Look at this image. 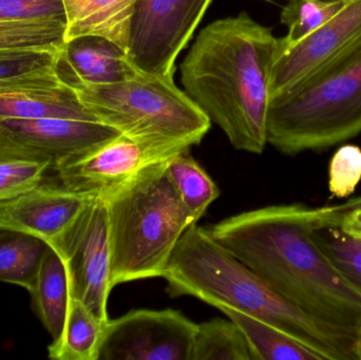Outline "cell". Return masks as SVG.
Masks as SVG:
<instances>
[{"mask_svg":"<svg viewBox=\"0 0 361 360\" xmlns=\"http://www.w3.org/2000/svg\"><path fill=\"white\" fill-rule=\"evenodd\" d=\"M358 206L361 196L331 206L273 205L231 216L206 230L284 299L357 337L361 291L329 259L314 230L341 226Z\"/></svg>","mask_w":361,"mask_h":360,"instance_id":"6da1fadb","label":"cell"},{"mask_svg":"<svg viewBox=\"0 0 361 360\" xmlns=\"http://www.w3.org/2000/svg\"><path fill=\"white\" fill-rule=\"evenodd\" d=\"M277 39L240 13L204 27L180 65L185 92L235 149L264 151Z\"/></svg>","mask_w":361,"mask_h":360,"instance_id":"7a4b0ae2","label":"cell"},{"mask_svg":"<svg viewBox=\"0 0 361 360\" xmlns=\"http://www.w3.org/2000/svg\"><path fill=\"white\" fill-rule=\"evenodd\" d=\"M163 278L171 297L227 306L290 334L324 360H355V336L318 321L284 299L258 275L192 224L180 237Z\"/></svg>","mask_w":361,"mask_h":360,"instance_id":"3957f363","label":"cell"},{"mask_svg":"<svg viewBox=\"0 0 361 360\" xmlns=\"http://www.w3.org/2000/svg\"><path fill=\"white\" fill-rule=\"evenodd\" d=\"M169 160L143 167L101 196L107 209L114 287L163 278L180 237L197 223L169 177Z\"/></svg>","mask_w":361,"mask_h":360,"instance_id":"277c9868","label":"cell"},{"mask_svg":"<svg viewBox=\"0 0 361 360\" xmlns=\"http://www.w3.org/2000/svg\"><path fill=\"white\" fill-rule=\"evenodd\" d=\"M361 133V46L271 97L267 144L286 156L322 151Z\"/></svg>","mask_w":361,"mask_h":360,"instance_id":"5b68a950","label":"cell"},{"mask_svg":"<svg viewBox=\"0 0 361 360\" xmlns=\"http://www.w3.org/2000/svg\"><path fill=\"white\" fill-rule=\"evenodd\" d=\"M105 124L162 160L189 151L209 130L208 116L171 75L140 73L133 80L73 88Z\"/></svg>","mask_w":361,"mask_h":360,"instance_id":"8992f818","label":"cell"},{"mask_svg":"<svg viewBox=\"0 0 361 360\" xmlns=\"http://www.w3.org/2000/svg\"><path fill=\"white\" fill-rule=\"evenodd\" d=\"M212 0H137L127 55L142 73L175 74V63Z\"/></svg>","mask_w":361,"mask_h":360,"instance_id":"52a82bcc","label":"cell"},{"mask_svg":"<svg viewBox=\"0 0 361 360\" xmlns=\"http://www.w3.org/2000/svg\"><path fill=\"white\" fill-rule=\"evenodd\" d=\"M197 327L171 309L130 311L108 321L99 360H190Z\"/></svg>","mask_w":361,"mask_h":360,"instance_id":"ba28073f","label":"cell"},{"mask_svg":"<svg viewBox=\"0 0 361 360\" xmlns=\"http://www.w3.org/2000/svg\"><path fill=\"white\" fill-rule=\"evenodd\" d=\"M67 268L70 297L82 302L97 318L109 321L110 279L107 209L97 197L78 218L57 252Z\"/></svg>","mask_w":361,"mask_h":360,"instance_id":"9c48e42d","label":"cell"},{"mask_svg":"<svg viewBox=\"0 0 361 360\" xmlns=\"http://www.w3.org/2000/svg\"><path fill=\"white\" fill-rule=\"evenodd\" d=\"M361 46V0H350L317 31L292 48L276 53L269 80L271 97Z\"/></svg>","mask_w":361,"mask_h":360,"instance_id":"30bf717a","label":"cell"},{"mask_svg":"<svg viewBox=\"0 0 361 360\" xmlns=\"http://www.w3.org/2000/svg\"><path fill=\"white\" fill-rule=\"evenodd\" d=\"M97 197L74 192L56 182L0 201V230H16L42 239L59 252L85 209Z\"/></svg>","mask_w":361,"mask_h":360,"instance_id":"8fae6325","label":"cell"},{"mask_svg":"<svg viewBox=\"0 0 361 360\" xmlns=\"http://www.w3.org/2000/svg\"><path fill=\"white\" fill-rule=\"evenodd\" d=\"M162 159L125 135L55 167L57 181L74 192L92 197L107 194L135 173Z\"/></svg>","mask_w":361,"mask_h":360,"instance_id":"7c38bea8","label":"cell"},{"mask_svg":"<svg viewBox=\"0 0 361 360\" xmlns=\"http://www.w3.org/2000/svg\"><path fill=\"white\" fill-rule=\"evenodd\" d=\"M0 128L48 154L52 169L122 135L99 118L6 120Z\"/></svg>","mask_w":361,"mask_h":360,"instance_id":"4fadbf2b","label":"cell"},{"mask_svg":"<svg viewBox=\"0 0 361 360\" xmlns=\"http://www.w3.org/2000/svg\"><path fill=\"white\" fill-rule=\"evenodd\" d=\"M57 73L71 88L103 86L133 80L141 72L126 51L101 36H80L65 42L59 52Z\"/></svg>","mask_w":361,"mask_h":360,"instance_id":"5bb4252c","label":"cell"},{"mask_svg":"<svg viewBox=\"0 0 361 360\" xmlns=\"http://www.w3.org/2000/svg\"><path fill=\"white\" fill-rule=\"evenodd\" d=\"M67 27L65 42L101 36L127 52L129 27L137 0H63Z\"/></svg>","mask_w":361,"mask_h":360,"instance_id":"9a60e30c","label":"cell"},{"mask_svg":"<svg viewBox=\"0 0 361 360\" xmlns=\"http://www.w3.org/2000/svg\"><path fill=\"white\" fill-rule=\"evenodd\" d=\"M52 168L48 154L0 128V201L35 187Z\"/></svg>","mask_w":361,"mask_h":360,"instance_id":"2e32d148","label":"cell"},{"mask_svg":"<svg viewBox=\"0 0 361 360\" xmlns=\"http://www.w3.org/2000/svg\"><path fill=\"white\" fill-rule=\"evenodd\" d=\"M32 308L52 342L63 333L69 308V281L63 258L49 247L40 266L35 287L30 292Z\"/></svg>","mask_w":361,"mask_h":360,"instance_id":"e0dca14e","label":"cell"},{"mask_svg":"<svg viewBox=\"0 0 361 360\" xmlns=\"http://www.w3.org/2000/svg\"><path fill=\"white\" fill-rule=\"evenodd\" d=\"M94 118L99 116L80 101L75 90L68 85L54 90L0 95V120Z\"/></svg>","mask_w":361,"mask_h":360,"instance_id":"ac0fdd59","label":"cell"},{"mask_svg":"<svg viewBox=\"0 0 361 360\" xmlns=\"http://www.w3.org/2000/svg\"><path fill=\"white\" fill-rule=\"evenodd\" d=\"M59 52L0 57V95L25 94L65 86L57 73Z\"/></svg>","mask_w":361,"mask_h":360,"instance_id":"d6986e66","label":"cell"},{"mask_svg":"<svg viewBox=\"0 0 361 360\" xmlns=\"http://www.w3.org/2000/svg\"><path fill=\"white\" fill-rule=\"evenodd\" d=\"M218 310L243 332L254 360H324L313 349L261 319L227 306Z\"/></svg>","mask_w":361,"mask_h":360,"instance_id":"ffe728a7","label":"cell"},{"mask_svg":"<svg viewBox=\"0 0 361 360\" xmlns=\"http://www.w3.org/2000/svg\"><path fill=\"white\" fill-rule=\"evenodd\" d=\"M106 325L82 302L70 297L63 333L48 347L49 359L99 360Z\"/></svg>","mask_w":361,"mask_h":360,"instance_id":"44dd1931","label":"cell"},{"mask_svg":"<svg viewBox=\"0 0 361 360\" xmlns=\"http://www.w3.org/2000/svg\"><path fill=\"white\" fill-rule=\"evenodd\" d=\"M49 247L32 235L0 230V281L33 291Z\"/></svg>","mask_w":361,"mask_h":360,"instance_id":"7402d4cb","label":"cell"},{"mask_svg":"<svg viewBox=\"0 0 361 360\" xmlns=\"http://www.w3.org/2000/svg\"><path fill=\"white\" fill-rule=\"evenodd\" d=\"M169 177L195 222L220 196V190L201 165L189 154L180 152L167 161Z\"/></svg>","mask_w":361,"mask_h":360,"instance_id":"603a6c76","label":"cell"},{"mask_svg":"<svg viewBox=\"0 0 361 360\" xmlns=\"http://www.w3.org/2000/svg\"><path fill=\"white\" fill-rule=\"evenodd\" d=\"M190 360H254L250 345L239 327L228 319L200 323Z\"/></svg>","mask_w":361,"mask_h":360,"instance_id":"cb8c5ba5","label":"cell"},{"mask_svg":"<svg viewBox=\"0 0 361 360\" xmlns=\"http://www.w3.org/2000/svg\"><path fill=\"white\" fill-rule=\"evenodd\" d=\"M67 25L59 21L0 23V57L25 53L59 52L65 44Z\"/></svg>","mask_w":361,"mask_h":360,"instance_id":"d4e9b609","label":"cell"},{"mask_svg":"<svg viewBox=\"0 0 361 360\" xmlns=\"http://www.w3.org/2000/svg\"><path fill=\"white\" fill-rule=\"evenodd\" d=\"M280 20L288 27L278 38L276 53L283 52L305 39L334 17L350 0H288Z\"/></svg>","mask_w":361,"mask_h":360,"instance_id":"484cf974","label":"cell"},{"mask_svg":"<svg viewBox=\"0 0 361 360\" xmlns=\"http://www.w3.org/2000/svg\"><path fill=\"white\" fill-rule=\"evenodd\" d=\"M314 236L339 272L361 291V239L349 236L339 226L318 228Z\"/></svg>","mask_w":361,"mask_h":360,"instance_id":"4316f807","label":"cell"},{"mask_svg":"<svg viewBox=\"0 0 361 360\" xmlns=\"http://www.w3.org/2000/svg\"><path fill=\"white\" fill-rule=\"evenodd\" d=\"M361 181V148L353 144L341 146L329 167V190L332 197L345 199L355 192Z\"/></svg>","mask_w":361,"mask_h":360,"instance_id":"83f0119b","label":"cell"},{"mask_svg":"<svg viewBox=\"0 0 361 360\" xmlns=\"http://www.w3.org/2000/svg\"><path fill=\"white\" fill-rule=\"evenodd\" d=\"M42 20L67 25L63 0H0V23Z\"/></svg>","mask_w":361,"mask_h":360,"instance_id":"f1b7e54d","label":"cell"},{"mask_svg":"<svg viewBox=\"0 0 361 360\" xmlns=\"http://www.w3.org/2000/svg\"><path fill=\"white\" fill-rule=\"evenodd\" d=\"M341 230L349 236L361 239V206L351 209L343 217L341 222Z\"/></svg>","mask_w":361,"mask_h":360,"instance_id":"f546056e","label":"cell"},{"mask_svg":"<svg viewBox=\"0 0 361 360\" xmlns=\"http://www.w3.org/2000/svg\"><path fill=\"white\" fill-rule=\"evenodd\" d=\"M354 355H355V360H361V329L358 332L357 337H356Z\"/></svg>","mask_w":361,"mask_h":360,"instance_id":"4dcf8cb0","label":"cell"},{"mask_svg":"<svg viewBox=\"0 0 361 360\" xmlns=\"http://www.w3.org/2000/svg\"><path fill=\"white\" fill-rule=\"evenodd\" d=\"M267 1H271V0H267Z\"/></svg>","mask_w":361,"mask_h":360,"instance_id":"1f68e13d","label":"cell"}]
</instances>
